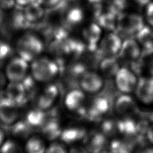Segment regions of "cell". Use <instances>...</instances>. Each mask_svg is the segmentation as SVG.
<instances>
[{
  "label": "cell",
  "instance_id": "5",
  "mask_svg": "<svg viewBox=\"0 0 153 153\" xmlns=\"http://www.w3.org/2000/svg\"><path fill=\"white\" fill-rule=\"evenodd\" d=\"M80 88L88 94H96L104 86L103 76L94 70L85 71L79 80Z\"/></svg>",
  "mask_w": 153,
  "mask_h": 153
},
{
  "label": "cell",
  "instance_id": "43",
  "mask_svg": "<svg viewBox=\"0 0 153 153\" xmlns=\"http://www.w3.org/2000/svg\"><path fill=\"white\" fill-rule=\"evenodd\" d=\"M4 18V14H3V12L2 11V9L0 8V22Z\"/></svg>",
  "mask_w": 153,
  "mask_h": 153
},
{
  "label": "cell",
  "instance_id": "4",
  "mask_svg": "<svg viewBox=\"0 0 153 153\" xmlns=\"http://www.w3.org/2000/svg\"><path fill=\"white\" fill-rule=\"evenodd\" d=\"M117 89L123 94L133 93L135 91L138 78L135 74L126 67H120L114 76Z\"/></svg>",
  "mask_w": 153,
  "mask_h": 153
},
{
  "label": "cell",
  "instance_id": "19",
  "mask_svg": "<svg viewBox=\"0 0 153 153\" xmlns=\"http://www.w3.org/2000/svg\"><path fill=\"white\" fill-rule=\"evenodd\" d=\"M23 13L28 23H33L43 17L44 11L42 5L36 1L26 5L23 10Z\"/></svg>",
  "mask_w": 153,
  "mask_h": 153
},
{
  "label": "cell",
  "instance_id": "6",
  "mask_svg": "<svg viewBox=\"0 0 153 153\" xmlns=\"http://www.w3.org/2000/svg\"><path fill=\"white\" fill-rule=\"evenodd\" d=\"M142 17L136 13L123 14L117 20V26L121 31L126 34L137 33L143 27Z\"/></svg>",
  "mask_w": 153,
  "mask_h": 153
},
{
  "label": "cell",
  "instance_id": "16",
  "mask_svg": "<svg viewBox=\"0 0 153 153\" xmlns=\"http://www.w3.org/2000/svg\"><path fill=\"white\" fill-rule=\"evenodd\" d=\"M82 35L88 47L94 48L101 39V27L96 23H91L83 29Z\"/></svg>",
  "mask_w": 153,
  "mask_h": 153
},
{
  "label": "cell",
  "instance_id": "28",
  "mask_svg": "<svg viewBox=\"0 0 153 153\" xmlns=\"http://www.w3.org/2000/svg\"><path fill=\"white\" fill-rule=\"evenodd\" d=\"M43 134L48 139L54 138L61 134L60 126L55 122H47L42 126Z\"/></svg>",
  "mask_w": 153,
  "mask_h": 153
},
{
  "label": "cell",
  "instance_id": "33",
  "mask_svg": "<svg viewBox=\"0 0 153 153\" xmlns=\"http://www.w3.org/2000/svg\"><path fill=\"white\" fill-rule=\"evenodd\" d=\"M146 17L148 23L153 27V2H150L146 5Z\"/></svg>",
  "mask_w": 153,
  "mask_h": 153
},
{
  "label": "cell",
  "instance_id": "31",
  "mask_svg": "<svg viewBox=\"0 0 153 153\" xmlns=\"http://www.w3.org/2000/svg\"><path fill=\"white\" fill-rule=\"evenodd\" d=\"M45 153H69L66 149L59 143H53L47 146Z\"/></svg>",
  "mask_w": 153,
  "mask_h": 153
},
{
  "label": "cell",
  "instance_id": "11",
  "mask_svg": "<svg viewBox=\"0 0 153 153\" xmlns=\"http://www.w3.org/2000/svg\"><path fill=\"white\" fill-rule=\"evenodd\" d=\"M121 44V40L117 34L109 33L100 39L99 51L105 57H114L119 53Z\"/></svg>",
  "mask_w": 153,
  "mask_h": 153
},
{
  "label": "cell",
  "instance_id": "34",
  "mask_svg": "<svg viewBox=\"0 0 153 153\" xmlns=\"http://www.w3.org/2000/svg\"><path fill=\"white\" fill-rule=\"evenodd\" d=\"M15 0H0V8L1 9H10L15 4Z\"/></svg>",
  "mask_w": 153,
  "mask_h": 153
},
{
  "label": "cell",
  "instance_id": "32",
  "mask_svg": "<svg viewBox=\"0 0 153 153\" xmlns=\"http://www.w3.org/2000/svg\"><path fill=\"white\" fill-rule=\"evenodd\" d=\"M11 53L10 47L4 42H0V61L5 59Z\"/></svg>",
  "mask_w": 153,
  "mask_h": 153
},
{
  "label": "cell",
  "instance_id": "39",
  "mask_svg": "<svg viewBox=\"0 0 153 153\" xmlns=\"http://www.w3.org/2000/svg\"><path fill=\"white\" fill-rule=\"evenodd\" d=\"M147 69L150 76H153V60L149 62L147 66Z\"/></svg>",
  "mask_w": 153,
  "mask_h": 153
},
{
  "label": "cell",
  "instance_id": "40",
  "mask_svg": "<svg viewBox=\"0 0 153 153\" xmlns=\"http://www.w3.org/2000/svg\"><path fill=\"white\" fill-rule=\"evenodd\" d=\"M5 132L3 130V129L0 127V147L2 146V145L5 140Z\"/></svg>",
  "mask_w": 153,
  "mask_h": 153
},
{
  "label": "cell",
  "instance_id": "30",
  "mask_svg": "<svg viewBox=\"0 0 153 153\" xmlns=\"http://www.w3.org/2000/svg\"><path fill=\"white\" fill-rule=\"evenodd\" d=\"M137 36L139 42L145 47H149L151 45L153 35L151 30L149 27L144 26L137 33Z\"/></svg>",
  "mask_w": 153,
  "mask_h": 153
},
{
  "label": "cell",
  "instance_id": "26",
  "mask_svg": "<svg viewBox=\"0 0 153 153\" xmlns=\"http://www.w3.org/2000/svg\"><path fill=\"white\" fill-rule=\"evenodd\" d=\"M84 19L82 10L78 7H74L68 10L66 14V22L71 26L80 23Z\"/></svg>",
  "mask_w": 153,
  "mask_h": 153
},
{
  "label": "cell",
  "instance_id": "17",
  "mask_svg": "<svg viewBox=\"0 0 153 153\" xmlns=\"http://www.w3.org/2000/svg\"><path fill=\"white\" fill-rule=\"evenodd\" d=\"M120 66L114 57H105L99 64L100 73L104 77H114L120 69Z\"/></svg>",
  "mask_w": 153,
  "mask_h": 153
},
{
  "label": "cell",
  "instance_id": "20",
  "mask_svg": "<svg viewBox=\"0 0 153 153\" xmlns=\"http://www.w3.org/2000/svg\"><path fill=\"white\" fill-rule=\"evenodd\" d=\"M47 146L41 137L36 136H30L27 139L25 146V153H45Z\"/></svg>",
  "mask_w": 153,
  "mask_h": 153
},
{
  "label": "cell",
  "instance_id": "9",
  "mask_svg": "<svg viewBox=\"0 0 153 153\" xmlns=\"http://www.w3.org/2000/svg\"><path fill=\"white\" fill-rule=\"evenodd\" d=\"M134 93L136 99L141 103L145 105L153 103V76L138 79Z\"/></svg>",
  "mask_w": 153,
  "mask_h": 153
},
{
  "label": "cell",
  "instance_id": "13",
  "mask_svg": "<svg viewBox=\"0 0 153 153\" xmlns=\"http://www.w3.org/2000/svg\"><path fill=\"white\" fill-rule=\"evenodd\" d=\"M5 96L18 106L23 105L27 99V93L22 82L9 81L5 88Z\"/></svg>",
  "mask_w": 153,
  "mask_h": 153
},
{
  "label": "cell",
  "instance_id": "41",
  "mask_svg": "<svg viewBox=\"0 0 153 153\" xmlns=\"http://www.w3.org/2000/svg\"><path fill=\"white\" fill-rule=\"evenodd\" d=\"M137 4L141 5H147L148 3L151 2V0H134Z\"/></svg>",
  "mask_w": 153,
  "mask_h": 153
},
{
  "label": "cell",
  "instance_id": "36",
  "mask_svg": "<svg viewBox=\"0 0 153 153\" xmlns=\"http://www.w3.org/2000/svg\"><path fill=\"white\" fill-rule=\"evenodd\" d=\"M60 0H37V1L42 5L46 7H54L57 5Z\"/></svg>",
  "mask_w": 153,
  "mask_h": 153
},
{
  "label": "cell",
  "instance_id": "29",
  "mask_svg": "<svg viewBox=\"0 0 153 153\" xmlns=\"http://www.w3.org/2000/svg\"><path fill=\"white\" fill-rule=\"evenodd\" d=\"M99 26L108 29H114L117 25V21L112 13H108L101 15L99 19Z\"/></svg>",
  "mask_w": 153,
  "mask_h": 153
},
{
  "label": "cell",
  "instance_id": "10",
  "mask_svg": "<svg viewBox=\"0 0 153 153\" xmlns=\"http://www.w3.org/2000/svg\"><path fill=\"white\" fill-rule=\"evenodd\" d=\"M115 110L123 117H130L136 114L137 106L136 100L130 94H121L115 100Z\"/></svg>",
  "mask_w": 153,
  "mask_h": 153
},
{
  "label": "cell",
  "instance_id": "21",
  "mask_svg": "<svg viewBox=\"0 0 153 153\" xmlns=\"http://www.w3.org/2000/svg\"><path fill=\"white\" fill-rule=\"evenodd\" d=\"M26 122L30 127H42L46 123V115L44 111L38 108L30 110L26 115Z\"/></svg>",
  "mask_w": 153,
  "mask_h": 153
},
{
  "label": "cell",
  "instance_id": "24",
  "mask_svg": "<svg viewBox=\"0 0 153 153\" xmlns=\"http://www.w3.org/2000/svg\"><path fill=\"white\" fill-rule=\"evenodd\" d=\"M61 136L63 142L68 143H75L85 137V133L82 128H69L61 133Z\"/></svg>",
  "mask_w": 153,
  "mask_h": 153
},
{
  "label": "cell",
  "instance_id": "27",
  "mask_svg": "<svg viewBox=\"0 0 153 153\" xmlns=\"http://www.w3.org/2000/svg\"><path fill=\"white\" fill-rule=\"evenodd\" d=\"M0 153H25V151L18 142L8 139L0 147Z\"/></svg>",
  "mask_w": 153,
  "mask_h": 153
},
{
  "label": "cell",
  "instance_id": "42",
  "mask_svg": "<svg viewBox=\"0 0 153 153\" xmlns=\"http://www.w3.org/2000/svg\"><path fill=\"white\" fill-rule=\"evenodd\" d=\"M142 153H153V147H149L145 148Z\"/></svg>",
  "mask_w": 153,
  "mask_h": 153
},
{
  "label": "cell",
  "instance_id": "2",
  "mask_svg": "<svg viewBox=\"0 0 153 153\" xmlns=\"http://www.w3.org/2000/svg\"><path fill=\"white\" fill-rule=\"evenodd\" d=\"M44 49L41 39L32 33H26L20 37L16 44L19 56L29 63L39 56Z\"/></svg>",
  "mask_w": 153,
  "mask_h": 153
},
{
  "label": "cell",
  "instance_id": "38",
  "mask_svg": "<svg viewBox=\"0 0 153 153\" xmlns=\"http://www.w3.org/2000/svg\"><path fill=\"white\" fill-rule=\"evenodd\" d=\"M16 1V2L20 5V6H23V5H27L37 0H15Z\"/></svg>",
  "mask_w": 153,
  "mask_h": 153
},
{
  "label": "cell",
  "instance_id": "12",
  "mask_svg": "<svg viewBox=\"0 0 153 153\" xmlns=\"http://www.w3.org/2000/svg\"><path fill=\"white\" fill-rule=\"evenodd\" d=\"M74 47L72 42L65 40L62 38H57L51 42L48 50L50 54L54 57L62 59L74 51L75 48Z\"/></svg>",
  "mask_w": 153,
  "mask_h": 153
},
{
  "label": "cell",
  "instance_id": "37",
  "mask_svg": "<svg viewBox=\"0 0 153 153\" xmlns=\"http://www.w3.org/2000/svg\"><path fill=\"white\" fill-rule=\"evenodd\" d=\"M146 136L148 140L153 144V122L149 125L146 130Z\"/></svg>",
  "mask_w": 153,
  "mask_h": 153
},
{
  "label": "cell",
  "instance_id": "25",
  "mask_svg": "<svg viewBox=\"0 0 153 153\" xmlns=\"http://www.w3.org/2000/svg\"><path fill=\"white\" fill-rule=\"evenodd\" d=\"M30 126L25 121H16L12 124L11 133L17 138L28 139L29 137Z\"/></svg>",
  "mask_w": 153,
  "mask_h": 153
},
{
  "label": "cell",
  "instance_id": "35",
  "mask_svg": "<svg viewBox=\"0 0 153 153\" xmlns=\"http://www.w3.org/2000/svg\"><path fill=\"white\" fill-rule=\"evenodd\" d=\"M7 78L5 74V72L0 70V93L5 90V88L7 84Z\"/></svg>",
  "mask_w": 153,
  "mask_h": 153
},
{
  "label": "cell",
  "instance_id": "14",
  "mask_svg": "<svg viewBox=\"0 0 153 153\" xmlns=\"http://www.w3.org/2000/svg\"><path fill=\"white\" fill-rule=\"evenodd\" d=\"M85 93L81 88H75L70 90L66 94L64 99L65 107L71 111H78L81 109L85 102Z\"/></svg>",
  "mask_w": 153,
  "mask_h": 153
},
{
  "label": "cell",
  "instance_id": "3",
  "mask_svg": "<svg viewBox=\"0 0 153 153\" xmlns=\"http://www.w3.org/2000/svg\"><path fill=\"white\" fill-rule=\"evenodd\" d=\"M29 62L19 56L12 58L7 64L5 74L10 82H22L29 71Z\"/></svg>",
  "mask_w": 153,
  "mask_h": 153
},
{
  "label": "cell",
  "instance_id": "15",
  "mask_svg": "<svg viewBox=\"0 0 153 153\" xmlns=\"http://www.w3.org/2000/svg\"><path fill=\"white\" fill-rule=\"evenodd\" d=\"M140 53L141 50L138 42L133 39L128 38L122 42L118 54L124 59L134 61L140 57Z\"/></svg>",
  "mask_w": 153,
  "mask_h": 153
},
{
  "label": "cell",
  "instance_id": "8",
  "mask_svg": "<svg viewBox=\"0 0 153 153\" xmlns=\"http://www.w3.org/2000/svg\"><path fill=\"white\" fill-rule=\"evenodd\" d=\"M59 96V90L56 85L52 84L47 85L38 96L36 100L37 108L44 111L51 109L55 104Z\"/></svg>",
  "mask_w": 153,
  "mask_h": 153
},
{
  "label": "cell",
  "instance_id": "22",
  "mask_svg": "<svg viewBox=\"0 0 153 153\" xmlns=\"http://www.w3.org/2000/svg\"><path fill=\"white\" fill-rule=\"evenodd\" d=\"M28 23L25 17L23 11L18 8L13 11L8 17V24L11 28L14 30L25 27Z\"/></svg>",
  "mask_w": 153,
  "mask_h": 153
},
{
  "label": "cell",
  "instance_id": "18",
  "mask_svg": "<svg viewBox=\"0 0 153 153\" xmlns=\"http://www.w3.org/2000/svg\"><path fill=\"white\" fill-rule=\"evenodd\" d=\"M105 143V137L102 133H95L85 137V146L91 153L99 152Z\"/></svg>",
  "mask_w": 153,
  "mask_h": 153
},
{
  "label": "cell",
  "instance_id": "1",
  "mask_svg": "<svg viewBox=\"0 0 153 153\" xmlns=\"http://www.w3.org/2000/svg\"><path fill=\"white\" fill-rule=\"evenodd\" d=\"M30 63V75L38 82L50 83L59 74V65L48 57L39 56Z\"/></svg>",
  "mask_w": 153,
  "mask_h": 153
},
{
  "label": "cell",
  "instance_id": "23",
  "mask_svg": "<svg viewBox=\"0 0 153 153\" xmlns=\"http://www.w3.org/2000/svg\"><path fill=\"white\" fill-rule=\"evenodd\" d=\"M109 109V102L104 97H97L92 101L90 111L93 116H101L105 114Z\"/></svg>",
  "mask_w": 153,
  "mask_h": 153
},
{
  "label": "cell",
  "instance_id": "7",
  "mask_svg": "<svg viewBox=\"0 0 153 153\" xmlns=\"http://www.w3.org/2000/svg\"><path fill=\"white\" fill-rule=\"evenodd\" d=\"M19 106L6 96L0 97V121L5 125H12L17 121Z\"/></svg>",
  "mask_w": 153,
  "mask_h": 153
}]
</instances>
